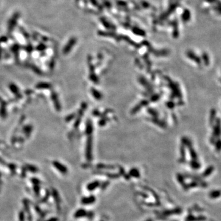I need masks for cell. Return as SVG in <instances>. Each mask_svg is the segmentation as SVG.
Wrapping results in <instances>:
<instances>
[{"label": "cell", "instance_id": "52a82bcc", "mask_svg": "<svg viewBox=\"0 0 221 221\" xmlns=\"http://www.w3.org/2000/svg\"><path fill=\"white\" fill-rule=\"evenodd\" d=\"M182 144H184L185 146H187L188 147L192 146V141H190V140L189 138H187V137H184V138L182 139Z\"/></svg>", "mask_w": 221, "mask_h": 221}, {"label": "cell", "instance_id": "30bf717a", "mask_svg": "<svg viewBox=\"0 0 221 221\" xmlns=\"http://www.w3.org/2000/svg\"><path fill=\"white\" fill-rule=\"evenodd\" d=\"M215 147H216V150L218 152L221 151V139L218 138L216 140V142L214 143Z\"/></svg>", "mask_w": 221, "mask_h": 221}, {"label": "cell", "instance_id": "8992f818", "mask_svg": "<svg viewBox=\"0 0 221 221\" xmlns=\"http://www.w3.org/2000/svg\"><path fill=\"white\" fill-rule=\"evenodd\" d=\"M202 60H203V62L204 64L206 65V66H208V65H209L210 61H209V56H208L207 53H205V52L203 53Z\"/></svg>", "mask_w": 221, "mask_h": 221}, {"label": "cell", "instance_id": "8fae6325", "mask_svg": "<svg viewBox=\"0 0 221 221\" xmlns=\"http://www.w3.org/2000/svg\"><path fill=\"white\" fill-rule=\"evenodd\" d=\"M101 20V23H103V25H104V26H105V27L106 28H109V29H111L112 28V27H111V24L109 23L108 22H107V20H106L105 19V18H101V20Z\"/></svg>", "mask_w": 221, "mask_h": 221}, {"label": "cell", "instance_id": "ba28073f", "mask_svg": "<svg viewBox=\"0 0 221 221\" xmlns=\"http://www.w3.org/2000/svg\"><path fill=\"white\" fill-rule=\"evenodd\" d=\"M92 93L93 96L97 100H101L102 98V95L101 93H100L98 91H97V90H95V89H92Z\"/></svg>", "mask_w": 221, "mask_h": 221}, {"label": "cell", "instance_id": "5b68a950", "mask_svg": "<svg viewBox=\"0 0 221 221\" xmlns=\"http://www.w3.org/2000/svg\"><path fill=\"white\" fill-rule=\"evenodd\" d=\"M132 32L134 33L135 35H139V36H146V32L144 30H143L141 28H139L138 27H133L132 28Z\"/></svg>", "mask_w": 221, "mask_h": 221}, {"label": "cell", "instance_id": "9c48e42d", "mask_svg": "<svg viewBox=\"0 0 221 221\" xmlns=\"http://www.w3.org/2000/svg\"><path fill=\"white\" fill-rule=\"evenodd\" d=\"M189 148L190 154L192 159L194 160H196L197 159V153L195 152V151H194V149H193V147H192V146L190 147H189Z\"/></svg>", "mask_w": 221, "mask_h": 221}, {"label": "cell", "instance_id": "3957f363", "mask_svg": "<svg viewBox=\"0 0 221 221\" xmlns=\"http://www.w3.org/2000/svg\"><path fill=\"white\" fill-rule=\"evenodd\" d=\"M181 18L184 22H189L191 18V12L189 9H185L181 14Z\"/></svg>", "mask_w": 221, "mask_h": 221}, {"label": "cell", "instance_id": "7c38bea8", "mask_svg": "<svg viewBox=\"0 0 221 221\" xmlns=\"http://www.w3.org/2000/svg\"><path fill=\"white\" fill-rule=\"evenodd\" d=\"M213 170H214V167H212V166H211V167H209V168H208L207 169L205 170V173H204V175H205V176L209 175L210 174L212 173Z\"/></svg>", "mask_w": 221, "mask_h": 221}, {"label": "cell", "instance_id": "4fadbf2b", "mask_svg": "<svg viewBox=\"0 0 221 221\" xmlns=\"http://www.w3.org/2000/svg\"><path fill=\"white\" fill-rule=\"evenodd\" d=\"M220 192H219V191H213L210 194V197L211 198H217L220 196Z\"/></svg>", "mask_w": 221, "mask_h": 221}, {"label": "cell", "instance_id": "7a4b0ae2", "mask_svg": "<svg viewBox=\"0 0 221 221\" xmlns=\"http://www.w3.org/2000/svg\"><path fill=\"white\" fill-rule=\"evenodd\" d=\"M187 56L189 58L190 60H192L194 62H195V63H197L198 65H200L201 64V62H202V61H201L200 58L198 56V55H197L195 54V53H194V52H192V51L191 50H189L187 51Z\"/></svg>", "mask_w": 221, "mask_h": 221}, {"label": "cell", "instance_id": "5bb4252c", "mask_svg": "<svg viewBox=\"0 0 221 221\" xmlns=\"http://www.w3.org/2000/svg\"><path fill=\"white\" fill-rule=\"evenodd\" d=\"M191 165H192V167L194 168H198L200 167V166L197 161L196 162V161H193L192 163H191Z\"/></svg>", "mask_w": 221, "mask_h": 221}, {"label": "cell", "instance_id": "277c9868", "mask_svg": "<svg viewBox=\"0 0 221 221\" xmlns=\"http://www.w3.org/2000/svg\"><path fill=\"white\" fill-rule=\"evenodd\" d=\"M217 111L215 109H212L210 111V114H209V124L211 126L213 127L214 124L215 123L216 119Z\"/></svg>", "mask_w": 221, "mask_h": 221}, {"label": "cell", "instance_id": "6da1fadb", "mask_svg": "<svg viewBox=\"0 0 221 221\" xmlns=\"http://www.w3.org/2000/svg\"><path fill=\"white\" fill-rule=\"evenodd\" d=\"M215 125H213V131H212V138L216 139L219 138L221 136V120L220 118H216L215 121Z\"/></svg>", "mask_w": 221, "mask_h": 221}]
</instances>
